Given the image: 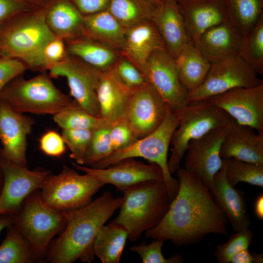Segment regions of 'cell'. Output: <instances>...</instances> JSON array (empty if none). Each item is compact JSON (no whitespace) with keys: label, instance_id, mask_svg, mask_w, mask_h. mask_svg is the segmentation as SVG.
<instances>
[{"label":"cell","instance_id":"obj_1","mask_svg":"<svg viewBox=\"0 0 263 263\" xmlns=\"http://www.w3.org/2000/svg\"><path fill=\"white\" fill-rule=\"evenodd\" d=\"M178 191L160 222L146 236L176 247L200 243L207 234L226 235L228 221L208 188L185 169L176 171Z\"/></svg>","mask_w":263,"mask_h":263},{"label":"cell","instance_id":"obj_2","mask_svg":"<svg viewBox=\"0 0 263 263\" xmlns=\"http://www.w3.org/2000/svg\"><path fill=\"white\" fill-rule=\"evenodd\" d=\"M122 197L110 191L78 209L64 211L66 224L51 243L46 259L52 263H72L77 259L91 263L95 238L106 222L119 209Z\"/></svg>","mask_w":263,"mask_h":263},{"label":"cell","instance_id":"obj_3","mask_svg":"<svg viewBox=\"0 0 263 263\" xmlns=\"http://www.w3.org/2000/svg\"><path fill=\"white\" fill-rule=\"evenodd\" d=\"M123 192L120 211L111 222L125 228L129 240L135 241L160 222L172 200L164 181L145 182Z\"/></svg>","mask_w":263,"mask_h":263},{"label":"cell","instance_id":"obj_4","mask_svg":"<svg viewBox=\"0 0 263 263\" xmlns=\"http://www.w3.org/2000/svg\"><path fill=\"white\" fill-rule=\"evenodd\" d=\"M45 72L29 79L20 75L9 82L0 94V101L21 113L55 115L72 100L53 83Z\"/></svg>","mask_w":263,"mask_h":263},{"label":"cell","instance_id":"obj_5","mask_svg":"<svg viewBox=\"0 0 263 263\" xmlns=\"http://www.w3.org/2000/svg\"><path fill=\"white\" fill-rule=\"evenodd\" d=\"M179 123L178 113L171 111L169 108L163 121L153 132L128 147L113 152L91 167L105 168L123 159L143 158L160 167L169 195L172 200L178 191L179 183L169 170L167 156L172 136Z\"/></svg>","mask_w":263,"mask_h":263},{"label":"cell","instance_id":"obj_6","mask_svg":"<svg viewBox=\"0 0 263 263\" xmlns=\"http://www.w3.org/2000/svg\"><path fill=\"white\" fill-rule=\"evenodd\" d=\"M177 113L179 115V123L171 137L172 152L168 162L171 174L180 168L191 141L200 138L214 129L226 126L234 120L208 99L188 103Z\"/></svg>","mask_w":263,"mask_h":263},{"label":"cell","instance_id":"obj_7","mask_svg":"<svg viewBox=\"0 0 263 263\" xmlns=\"http://www.w3.org/2000/svg\"><path fill=\"white\" fill-rule=\"evenodd\" d=\"M56 37L43 7L19 13L0 24V56L20 60Z\"/></svg>","mask_w":263,"mask_h":263},{"label":"cell","instance_id":"obj_8","mask_svg":"<svg viewBox=\"0 0 263 263\" xmlns=\"http://www.w3.org/2000/svg\"><path fill=\"white\" fill-rule=\"evenodd\" d=\"M13 224L28 241L42 261L53 239L66 224L64 212L56 210L42 200L40 189L30 194L14 215Z\"/></svg>","mask_w":263,"mask_h":263},{"label":"cell","instance_id":"obj_9","mask_svg":"<svg viewBox=\"0 0 263 263\" xmlns=\"http://www.w3.org/2000/svg\"><path fill=\"white\" fill-rule=\"evenodd\" d=\"M105 184L86 173L80 174L63 166L57 175L50 174L40 189L42 200L50 207L64 212L82 207Z\"/></svg>","mask_w":263,"mask_h":263},{"label":"cell","instance_id":"obj_10","mask_svg":"<svg viewBox=\"0 0 263 263\" xmlns=\"http://www.w3.org/2000/svg\"><path fill=\"white\" fill-rule=\"evenodd\" d=\"M263 83L255 71L239 55L211 63L203 83L189 93L188 103L208 99L239 87L250 88Z\"/></svg>","mask_w":263,"mask_h":263},{"label":"cell","instance_id":"obj_11","mask_svg":"<svg viewBox=\"0 0 263 263\" xmlns=\"http://www.w3.org/2000/svg\"><path fill=\"white\" fill-rule=\"evenodd\" d=\"M48 71L51 78L65 77L74 100L88 113L100 118L96 91L101 71L69 54Z\"/></svg>","mask_w":263,"mask_h":263},{"label":"cell","instance_id":"obj_12","mask_svg":"<svg viewBox=\"0 0 263 263\" xmlns=\"http://www.w3.org/2000/svg\"><path fill=\"white\" fill-rule=\"evenodd\" d=\"M0 167L3 176L0 192V216L16 215L26 198L40 189L51 172L43 169L30 170L0 155Z\"/></svg>","mask_w":263,"mask_h":263},{"label":"cell","instance_id":"obj_13","mask_svg":"<svg viewBox=\"0 0 263 263\" xmlns=\"http://www.w3.org/2000/svg\"><path fill=\"white\" fill-rule=\"evenodd\" d=\"M144 75L169 106L178 112L188 104L189 92L181 82L174 58L167 50H157L149 56Z\"/></svg>","mask_w":263,"mask_h":263},{"label":"cell","instance_id":"obj_14","mask_svg":"<svg viewBox=\"0 0 263 263\" xmlns=\"http://www.w3.org/2000/svg\"><path fill=\"white\" fill-rule=\"evenodd\" d=\"M218 128L204 136L191 141L186 153L185 169L200 179L208 188L215 175L220 170L223 159L220 155L222 142L234 122Z\"/></svg>","mask_w":263,"mask_h":263},{"label":"cell","instance_id":"obj_15","mask_svg":"<svg viewBox=\"0 0 263 263\" xmlns=\"http://www.w3.org/2000/svg\"><path fill=\"white\" fill-rule=\"evenodd\" d=\"M208 100L238 124L263 132V83L250 88H236Z\"/></svg>","mask_w":263,"mask_h":263},{"label":"cell","instance_id":"obj_16","mask_svg":"<svg viewBox=\"0 0 263 263\" xmlns=\"http://www.w3.org/2000/svg\"><path fill=\"white\" fill-rule=\"evenodd\" d=\"M75 169L101 181L114 186L123 191L142 183L150 181H164L160 167L155 163L146 164L133 158L120 161L102 169L84 166L73 163Z\"/></svg>","mask_w":263,"mask_h":263},{"label":"cell","instance_id":"obj_17","mask_svg":"<svg viewBox=\"0 0 263 263\" xmlns=\"http://www.w3.org/2000/svg\"><path fill=\"white\" fill-rule=\"evenodd\" d=\"M169 108L155 89L148 82L132 92L125 117L140 139L159 127Z\"/></svg>","mask_w":263,"mask_h":263},{"label":"cell","instance_id":"obj_18","mask_svg":"<svg viewBox=\"0 0 263 263\" xmlns=\"http://www.w3.org/2000/svg\"><path fill=\"white\" fill-rule=\"evenodd\" d=\"M34 120L18 113L0 101V155L21 166L27 167V138Z\"/></svg>","mask_w":263,"mask_h":263},{"label":"cell","instance_id":"obj_19","mask_svg":"<svg viewBox=\"0 0 263 263\" xmlns=\"http://www.w3.org/2000/svg\"><path fill=\"white\" fill-rule=\"evenodd\" d=\"M190 40L196 44L209 28L228 20L225 0H177Z\"/></svg>","mask_w":263,"mask_h":263},{"label":"cell","instance_id":"obj_20","mask_svg":"<svg viewBox=\"0 0 263 263\" xmlns=\"http://www.w3.org/2000/svg\"><path fill=\"white\" fill-rule=\"evenodd\" d=\"M225 170V163L223 159L222 168L215 175L209 190L234 231L249 228L251 221L244 195L229 183Z\"/></svg>","mask_w":263,"mask_h":263},{"label":"cell","instance_id":"obj_21","mask_svg":"<svg viewBox=\"0 0 263 263\" xmlns=\"http://www.w3.org/2000/svg\"><path fill=\"white\" fill-rule=\"evenodd\" d=\"M232 123L221 145L222 159L233 158L244 162L263 165V132Z\"/></svg>","mask_w":263,"mask_h":263},{"label":"cell","instance_id":"obj_22","mask_svg":"<svg viewBox=\"0 0 263 263\" xmlns=\"http://www.w3.org/2000/svg\"><path fill=\"white\" fill-rule=\"evenodd\" d=\"M132 92L111 69L101 72L96 93L100 118L106 124L113 125L125 117Z\"/></svg>","mask_w":263,"mask_h":263},{"label":"cell","instance_id":"obj_23","mask_svg":"<svg viewBox=\"0 0 263 263\" xmlns=\"http://www.w3.org/2000/svg\"><path fill=\"white\" fill-rule=\"evenodd\" d=\"M150 19L168 52L174 58L185 44L191 42L187 34L177 0H160L156 4Z\"/></svg>","mask_w":263,"mask_h":263},{"label":"cell","instance_id":"obj_24","mask_svg":"<svg viewBox=\"0 0 263 263\" xmlns=\"http://www.w3.org/2000/svg\"><path fill=\"white\" fill-rule=\"evenodd\" d=\"M243 35L229 20L203 33L194 45L210 62L239 55Z\"/></svg>","mask_w":263,"mask_h":263},{"label":"cell","instance_id":"obj_25","mask_svg":"<svg viewBox=\"0 0 263 263\" xmlns=\"http://www.w3.org/2000/svg\"><path fill=\"white\" fill-rule=\"evenodd\" d=\"M157 50H168L151 19L126 29L125 47L122 54L144 75L149 56Z\"/></svg>","mask_w":263,"mask_h":263},{"label":"cell","instance_id":"obj_26","mask_svg":"<svg viewBox=\"0 0 263 263\" xmlns=\"http://www.w3.org/2000/svg\"><path fill=\"white\" fill-rule=\"evenodd\" d=\"M46 22L53 34L64 40L84 35V15L70 0H45Z\"/></svg>","mask_w":263,"mask_h":263},{"label":"cell","instance_id":"obj_27","mask_svg":"<svg viewBox=\"0 0 263 263\" xmlns=\"http://www.w3.org/2000/svg\"><path fill=\"white\" fill-rule=\"evenodd\" d=\"M64 41L69 55L101 72L111 69L122 54L118 50L84 35Z\"/></svg>","mask_w":263,"mask_h":263},{"label":"cell","instance_id":"obj_28","mask_svg":"<svg viewBox=\"0 0 263 263\" xmlns=\"http://www.w3.org/2000/svg\"><path fill=\"white\" fill-rule=\"evenodd\" d=\"M174 60L180 80L189 93L203 83L211 64L191 42L182 48Z\"/></svg>","mask_w":263,"mask_h":263},{"label":"cell","instance_id":"obj_29","mask_svg":"<svg viewBox=\"0 0 263 263\" xmlns=\"http://www.w3.org/2000/svg\"><path fill=\"white\" fill-rule=\"evenodd\" d=\"M84 36L123 52L126 29L107 10L84 16Z\"/></svg>","mask_w":263,"mask_h":263},{"label":"cell","instance_id":"obj_30","mask_svg":"<svg viewBox=\"0 0 263 263\" xmlns=\"http://www.w3.org/2000/svg\"><path fill=\"white\" fill-rule=\"evenodd\" d=\"M128 232L122 225L110 222L98 232L93 250L102 263H118L124 250Z\"/></svg>","mask_w":263,"mask_h":263},{"label":"cell","instance_id":"obj_31","mask_svg":"<svg viewBox=\"0 0 263 263\" xmlns=\"http://www.w3.org/2000/svg\"><path fill=\"white\" fill-rule=\"evenodd\" d=\"M6 230L5 238L0 245V263H33L42 261L13 223L6 227Z\"/></svg>","mask_w":263,"mask_h":263},{"label":"cell","instance_id":"obj_32","mask_svg":"<svg viewBox=\"0 0 263 263\" xmlns=\"http://www.w3.org/2000/svg\"><path fill=\"white\" fill-rule=\"evenodd\" d=\"M156 4L152 0H110L107 10L127 29L150 19Z\"/></svg>","mask_w":263,"mask_h":263},{"label":"cell","instance_id":"obj_33","mask_svg":"<svg viewBox=\"0 0 263 263\" xmlns=\"http://www.w3.org/2000/svg\"><path fill=\"white\" fill-rule=\"evenodd\" d=\"M229 20L243 36L263 18V0H225Z\"/></svg>","mask_w":263,"mask_h":263},{"label":"cell","instance_id":"obj_34","mask_svg":"<svg viewBox=\"0 0 263 263\" xmlns=\"http://www.w3.org/2000/svg\"><path fill=\"white\" fill-rule=\"evenodd\" d=\"M68 55L64 40L56 37L20 60L27 69L43 72Z\"/></svg>","mask_w":263,"mask_h":263},{"label":"cell","instance_id":"obj_35","mask_svg":"<svg viewBox=\"0 0 263 263\" xmlns=\"http://www.w3.org/2000/svg\"><path fill=\"white\" fill-rule=\"evenodd\" d=\"M53 116L55 123L62 130H93L105 123L101 118L88 113L74 99Z\"/></svg>","mask_w":263,"mask_h":263},{"label":"cell","instance_id":"obj_36","mask_svg":"<svg viewBox=\"0 0 263 263\" xmlns=\"http://www.w3.org/2000/svg\"><path fill=\"white\" fill-rule=\"evenodd\" d=\"M239 56L257 75H263V18L243 36Z\"/></svg>","mask_w":263,"mask_h":263},{"label":"cell","instance_id":"obj_37","mask_svg":"<svg viewBox=\"0 0 263 263\" xmlns=\"http://www.w3.org/2000/svg\"><path fill=\"white\" fill-rule=\"evenodd\" d=\"M226 165V176L229 183L235 187L243 182L263 187V165L244 162L233 158L223 159Z\"/></svg>","mask_w":263,"mask_h":263},{"label":"cell","instance_id":"obj_38","mask_svg":"<svg viewBox=\"0 0 263 263\" xmlns=\"http://www.w3.org/2000/svg\"><path fill=\"white\" fill-rule=\"evenodd\" d=\"M111 127L103 123L92 130L84 165L91 167L113 152L110 136Z\"/></svg>","mask_w":263,"mask_h":263},{"label":"cell","instance_id":"obj_39","mask_svg":"<svg viewBox=\"0 0 263 263\" xmlns=\"http://www.w3.org/2000/svg\"><path fill=\"white\" fill-rule=\"evenodd\" d=\"M111 70L120 81L132 91L148 83L142 72L122 54Z\"/></svg>","mask_w":263,"mask_h":263},{"label":"cell","instance_id":"obj_40","mask_svg":"<svg viewBox=\"0 0 263 263\" xmlns=\"http://www.w3.org/2000/svg\"><path fill=\"white\" fill-rule=\"evenodd\" d=\"M92 130L63 129L62 136L66 146L69 149L70 157L75 163L84 165V160L91 135Z\"/></svg>","mask_w":263,"mask_h":263},{"label":"cell","instance_id":"obj_41","mask_svg":"<svg viewBox=\"0 0 263 263\" xmlns=\"http://www.w3.org/2000/svg\"><path fill=\"white\" fill-rule=\"evenodd\" d=\"M253 232L249 228L232 235L227 242L217 246L215 256L220 263H230L232 256L238 252L248 249L253 239Z\"/></svg>","mask_w":263,"mask_h":263},{"label":"cell","instance_id":"obj_42","mask_svg":"<svg viewBox=\"0 0 263 263\" xmlns=\"http://www.w3.org/2000/svg\"><path fill=\"white\" fill-rule=\"evenodd\" d=\"M164 241L153 239L149 244L145 242L134 245L130 248L132 252L138 254L143 263H182L183 257L176 253L168 259H166L162 252Z\"/></svg>","mask_w":263,"mask_h":263},{"label":"cell","instance_id":"obj_43","mask_svg":"<svg viewBox=\"0 0 263 263\" xmlns=\"http://www.w3.org/2000/svg\"><path fill=\"white\" fill-rule=\"evenodd\" d=\"M110 136L113 152L127 148L139 139L125 117L112 125Z\"/></svg>","mask_w":263,"mask_h":263},{"label":"cell","instance_id":"obj_44","mask_svg":"<svg viewBox=\"0 0 263 263\" xmlns=\"http://www.w3.org/2000/svg\"><path fill=\"white\" fill-rule=\"evenodd\" d=\"M39 147L45 155L59 157L66 151V145L62 135L53 130L45 132L39 139Z\"/></svg>","mask_w":263,"mask_h":263},{"label":"cell","instance_id":"obj_45","mask_svg":"<svg viewBox=\"0 0 263 263\" xmlns=\"http://www.w3.org/2000/svg\"><path fill=\"white\" fill-rule=\"evenodd\" d=\"M26 70L20 60L0 56V94L9 82L21 75Z\"/></svg>","mask_w":263,"mask_h":263},{"label":"cell","instance_id":"obj_46","mask_svg":"<svg viewBox=\"0 0 263 263\" xmlns=\"http://www.w3.org/2000/svg\"><path fill=\"white\" fill-rule=\"evenodd\" d=\"M35 9L19 0H0V24L19 13Z\"/></svg>","mask_w":263,"mask_h":263},{"label":"cell","instance_id":"obj_47","mask_svg":"<svg viewBox=\"0 0 263 263\" xmlns=\"http://www.w3.org/2000/svg\"><path fill=\"white\" fill-rule=\"evenodd\" d=\"M84 15L107 9L110 0H70Z\"/></svg>","mask_w":263,"mask_h":263},{"label":"cell","instance_id":"obj_48","mask_svg":"<svg viewBox=\"0 0 263 263\" xmlns=\"http://www.w3.org/2000/svg\"><path fill=\"white\" fill-rule=\"evenodd\" d=\"M254 258L248 249H243L234 254L230 261L231 263H252Z\"/></svg>","mask_w":263,"mask_h":263},{"label":"cell","instance_id":"obj_49","mask_svg":"<svg viewBox=\"0 0 263 263\" xmlns=\"http://www.w3.org/2000/svg\"><path fill=\"white\" fill-rule=\"evenodd\" d=\"M254 213L257 218L263 219V195L261 194L256 198L254 204Z\"/></svg>","mask_w":263,"mask_h":263},{"label":"cell","instance_id":"obj_50","mask_svg":"<svg viewBox=\"0 0 263 263\" xmlns=\"http://www.w3.org/2000/svg\"><path fill=\"white\" fill-rule=\"evenodd\" d=\"M14 215H3L0 216V233L14 221Z\"/></svg>","mask_w":263,"mask_h":263},{"label":"cell","instance_id":"obj_51","mask_svg":"<svg viewBox=\"0 0 263 263\" xmlns=\"http://www.w3.org/2000/svg\"><path fill=\"white\" fill-rule=\"evenodd\" d=\"M20 1L34 8H39L43 6L45 0H19Z\"/></svg>","mask_w":263,"mask_h":263},{"label":"cell","instance_id":"obj_52","mask_svg":"<svg viewBox=\"0 0 263 263\" xmlns=\"http://www.w3.org/2000/svg\"><path fill=\"white\" fill-rule=\"evenodd\" d=\"M254 258V263H263V255L254 253L252 254Z\"/></svg>","mask_w":263,"mask_h":263},{"label":"cell","instance_id":"obj_53","mask_svg":"<svg viewBox=\"0 0 263 263\" xmlns=\"http://www.w3.org/2000/svg\"><path fill=\"white\" fill-rule=\"evenodd\" d=\"M3 181V173L1 169V168L0 167V192L2 187Z\"/></svg>","mask_w":263,"mask_h":263},{"label":"cell","instance_id":"obj_54","mask_svg":"<svg viewBox=\"0 0 263 263\" xmlns=\"http://www.w3.org/2000/svg\"><path fill=\"white\" fill-rule=\"evenodd\" d=\"M153 1H154L156 4H157L160 0H152Z\"/></svg>","mask_w":263,"mask_h":263},{"label":"cell","instance_id":"obj_55","mask_svg":"<svg viewBox=\"0 0 263 263\" xmlns=\"http://www.w3.org/2000/svg\"></svg>","mask_w":263,"mask_h":263}]
</instances>
